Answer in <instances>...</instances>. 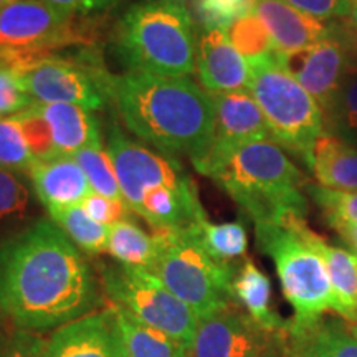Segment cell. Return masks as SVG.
<instances>
[{"label": "cell", "instance_id": "cell-1", "mask_svg": "<svg viewBox=\"0 0 357 357\" xmlns=\"http://www.w3.org/2000/svg\"><path fill=\"white\" fill-rule=\"evenodd\" d=\"M100 303L83 252L52 220L35 222L0 243V312L15 328L56 331Z\"/></svg>", "mask_w": 357, "mask_h": 357}, {"label": "cell", "instance_id": "cell-2", "mask_svg": "<svg viewBox=\"0 0 357 357\" xmlns=\"http://www.w3.org/2000/svg\"><path fill=\"white\" fill-rule=\"evenodd\" d=\"M113 100L131 132L162 151L202 160L215 137L212 95L189 77L131 73L114 78Z\"/></svg>", "mask_w": 357, "mask_h": 357}, {"label": "cell", "instance_id": "cell-3", "mask_svg": "<svg viewBox=\"0 0 357 357\" xmlns=\"http://www.w3.org/2000/svg\"><path fill=\"white\" fill-rule=\"evenodd\" d=\"M195 169L213 178L255 225L307 215L306 178L275 141L248 142Z\"/></svg>", "mask_w": 357, "mask_h": 357}, {"label": "cell", "instance_id": "cell-4", "mask_svg": "<svg viewBox=\"0 0 357 357\" xmlns=\"http://www.w3.org/2000/svg\"><path fill=\"white\" fill-rule=\"evenodd\" d=\"M194 22L174 0H146L124 13L116 52L131 73L187 77L197 63Z\"/></svg>", "mask_w": 357, "mask_h": 357}, {"label": "cell", "instance_id": "cell-5", "mask_svg": "<svg viewBox=\"0 0 357 357\" xmlns=\"http://www.w3.org/2000/svg\"><path fill=\"white\" fill-rule=\"evenodd\" d=\"M257 247L275 263L281 291L293 307V323L307 324L333 312L334 296L318 235L306 218L255 225Z\"/></svg>", "mask_w": 357, "mask_h": 357}, {"label": "cell", "instance_id": "cell-6", "mask_svg": "<svg viewBox=\"0 0 357 357\" xmlns=\"http://www.w3.org/2000/svg\"><path fill=\"white\" fill-rule=\"evenodd\" d=\"M154 234L159 240V255L151 273L190 306L199 319L235 303L231 291L235 266L215 260L205 250L199 225Z\"/></svg>", "mask_w": 357, "mask_h": 357}, {"label": "cell", "instance_id": "cell-7", "mask_svg": "<svg viewBox=\"0 0 357 357\" xmlns=\"http://www.w3.org/2000/svg\"><path fill=\"white\" fill-rule=\"evenodd\" d=\"M247 63L248 91L265 116L271 139L306 164L314 141L326 132L323 109L278 63L275 52Z\"/></svg>", "mask_w": 357, "mask_h": 357}, {"label": "cell", "instance_id": "cell-8", "mask_svg": "<svg viewBox=\"0 0 357 357\" xmlns=\"http://www.w3.org/2000/svg\"><path fill=\"white\" fill-rule=\"evenodd\" d=\"M78 13L43 0H13L0 12V65L13 71L73 45L88 48L91 35Z\"/></svg>", "mask_w": 357, "mask_h": 357}, {"label": "cell", "instance_id": "cell-9", "mask_svg": "<svg viewBox=\"0 0 357 357\" xmlns=\"http://www.w3.org/2000/svg\"><path fill=\"white\" fill-rule=\"evenodd\" d=\"M101 281L111 305L123 306L142 323L171 334L192 351L199 316L154 273L123 265L105 266Z\"/></svg>", "mask_w": 357, "mask_h": 357}, {"label": "cell", "instance_id": "cell-10", "mask_svg": "<svg viewBox=\"0 0 357 357\" xmlns=\"http://www.w3.org/2000/svg\"><path fill=\"white\" fill-rule=\"evenodd\" d=\"M15 73L33 102H71L96 111L113 98L114 77L88 50L78 60L45 56Z\"/></svg>", "mask_w": 357, "mask_h": 357}, {"label": "cell", "instance_id": "cell-11", "mask_svg": "<svg viewBox=\"0 0 357 357\" xmlns=\"http://www.w3.org/2000/svg\"><path fill=\"white\" fill-rule=\"evenodd\" d=\"M106 151L114 164L123 199L132 212L153 187L178 185L190 178L176 158L154 154V151L132 142L116 124L109 128Z\"/></svg>", "mask_w": 357, "mask_h": 357}, {"label": "cell", "instance_id": "cell-12", "mask_svg": "<svg viewBox=\"0 0 357 357\" xmlns=\"http://www.w3.org/2000/svg\"><path fill=\"white\" fill-rule=\"evenodd\" d=\"M283 333L257 324L236 303L199 319L190 357H258L281 344Z\"/></svg>", "mask_w": 357, "mask_h": 357}, {"label": "cell", "instance_id": "cell-13", "mask_svg": "<svg viewBox=\"0 0 357 357\" xmlns=\"http://www.w3.org/2000/svg\"><path fill=\"white\" fill-rule=\"evenodd\" d=\"M278 63L314 98L328 113L336 100L346 78L354 73L349 52L341 38L333 32L305 50L293 53H275Z\"/></svg>", "mask_w": 357, "mask_h": 357}, {"label": "cell", "instance_id": "cell-14", "mask_svg": "<svg viewBox=\"0 0 357 357\" xmlns=\"http://www.w3.org/2000/svg\"><path fill=\"white\" fill-rule=\"evenodd\" d=\"M47 357H128L113 306L53 331L47 342Z\"/></svg>", "mask_w": 357, "mask_h": 357}, {"label": "cell", "instance_id": "cell-15", "mask_svg": "<svg viewBox=\"0 0 357 357\" xmlns=\"http://www.w3.org/2000/svg\"><path fill=\"white\" fill-rule=\"evenodd\" d=\"M211 95L215 105V137L208 154L199 162H194V167L220 159L248 142L271 139L265 116L250 91Z\"/></svg>", "mask_w": 357, "mask_h": 357}, {"label": "cell", "instance_id": "cell-16", "mask_svg": "<svg viewBox=\"0 0 357 357\" xmlns=\"http://www.w3.org/2000/svg\"><path fill=\"white\" fill-rule=\"evenodd\" d=\"M281 349L283 357H357V336L339 316H324L307 324L289 319Z\"/></svg>", "mask_w": 357, "mask_h": 357}, {"label": "cell", "instance_id": "cell-17", "mask_svg": "<svg viewBox=\"0 0 357 357\" xmlns=\"http://www.w3.org/2000/svg\"><path fill=\"white\" fill-rule=\"evenodd\" d=\"M253 13L266 26L275 53L305 50L328 37L331 30V22L324 24L306 15L284 0H255Z\"/></svg>", "mask_w": 357, "mask_h": 357}, {"label": "cell", "instance_id": "cell-18", "mask_svg": "<svg viewBox=\"0 0 357 357\" xmlns=\"http://www.w3.org/2000/svg\"><path fill=\"white\" fill-rule=\"evenodd\" d=\"M200 83L211 93L245 91L248 63L231 45L225 30H205L197 48Z\"/></svg>", "mask_w": 357, "mask_h": 357}, {"label": "cell", "instance_id": "cell-19", "mask_svg": "<svg viewBox=\"0 0 357 357\" xmlns=\"http://www.w3.org/2000/svg\"><path fill=\"white\" fill-rule=\"evenodd\" d=\"M29 174L35 195L48 212L82 205L93 192L86 174L71 155L35 160Z\"/></svg>", "mask_w": 357, "mask_h": 357}, {"label": "cell", "instance_id": "cell-20", "mask_svg": "<svg viewBox=\"0 0 357 357\" xmlns=\"http://www.w3.org/2000/svg\"><path fill=\"white\" fill-rule=\"evenodd\" d=\"M52 129L56 155H73L101 146L100 121L91 111L71 102H33Z\"/></svg>", "mask_w": 357, "mask_h": 357}, {"label": "cell", "instance_id": "cell-21", "mask_svg": "<svg viewBox=\"0 0 357 357\" xmlns=\"http://www.w3.org/2000/svg\"><path fill=\"white\" fill-rule=\"evenodd\" d=\"M306 167L321 187L357 190V146L324 132L312 144Z\"/></svg>", "mask_w": 357, "mask_h": 357}, {"label": "cell", "instance_id": "cell-22", "mask_svg": "<svg viewBox=\"0 0 357 357\" xmlns=\"http://www.w3.org/2000/svg\"><path fill=\"white\" fill-rule=\"evenodd\" d=\"M234 301L270 333H283L289 319L281 318L271 307V281L252 260H245L236 270L231 283Z\"/></svg>", "mask_w": 357, "mask_h": 357}, {"label": "cell", "instance_id": "cell-23", "mask_svg": "<svg viewBox=\"0 0 357 357\" xmlns=\"http://www.w3.org/2000/svg\"><path fill=\"white\" fill-rule=\"evenodd\" d=\"M321 257L331 280L333 312L347 324L357 323V255L349 248L336 247L318 235L316 238Z\"/></svg>", "mask_w": 357, "mask_h": 357}, {"label": "cell", "instance_id": "cell-24", "mask_svg": "<svg viewBox=\"0 0 357 357\" xmlns=\"http://www.w3.org/2000/svg\"><path fill=\"white\" fill-rule=\"evenodd\" d=\"M118 318L128 357H190L192 351L171 334L142 323L123 306L111 305Z\"/></svg>", "mask_w": 357, "mask_h": 357}, {"label": "cell", "instance_id": "cell-25", "mask_svg": "<svg viewBox=\"0 0 357 357\" xmlns=\"http://www.w3.org/2000/svg\"><path fill=\"white\" fill-rule=\"evenodd\" d=\"M106 252L119 265L151 271L159 255V240L158 235L146 234L128 218L109 227Z\"/></svg>", "mask_w": 357, "mask_h": 357}, {"label": "cell", "instance_id": "cell-26", "mask_svg": "<svg viewBox=\"0 0 357 357\" xmlns=\"http://www.w3.org/2000/svg\"><path fill=\"white\" fill-rule=\"evenodd\" d=\"M52 222L86 255H100L108 247L109 227L93 220L82 205L50 211Z\"/></svg>", "mask_w": 357, "mask_h": 357}, {"label": "cell", "instance_id": "cell-27", "mask_svg": "<svg viewBox=\"0 0 357 357\" xmlns=\"http://www.w3.org/2000/svg\"><path fill=\"white\" fill-rule=\"evenodd\" d=\"M200 240L205 250L218 261L231 263L245 257L248 250V235L243 222L211 223L208 220L199 225Z\"/></svg>", "mask_w": 357, "mask_h": 357}, {"label": "cell", "instance_id": "cell-28", "mask_svg": "<svg viewBox=\"0 0 357 357\" xmlns=\"http://www.w3.org/2000/svg\"><path fill=\"white\" fill-rule=\"evenodd\" d=\"M326 132L357 146V71L346 78L336 100L324 113Z\"/></svg>", "mask_w": 357, "mask_h": 357}, {"label": "cell", "instance_id": "cell-29", "mask_svg": "<svg viewBox=\"0 0 357 357\" xmlns=\"http://www.w3.org/2000/svg\"><path fill=\"white\" fill-rule=\"evenodd\" d=\"M71 158L77 160L83 172L86 174L93 192L109 199H123L114 164L108 151L102 149V146L86 147V149L78 151Z\"/></svg>", "mask_w": 357, "mask_h": 357}, {"label": "cell", "instance_id": "cell-30", "mask_svg": "<svg viewBox=\"0 0 357 357\" xmlns=\"http://www.w3.org/2000/svg\"><path fill=\"white\" fill-rule=\"evenodd\" d=\"M227 35H229L236 52L247 61L266 56L275 52L273 42H271L266 26L253 12L235 20L230 25V29L227 30Z\"/></svg>", "mask_w": 357, "mask_h": 357}, {"label": "cell", "instance_id": "cell-31", "mask_svg": "<svg viewBox=\"0 0 357 357\" xmlns=\"http://www.w3.org/2000/svg\"><path fill=\"white\" fill-rule=\"evenodd\" d=\"M35 160L17 119L13 116L0 118V167L30 172Z\"/></svg>", "mask_w": 357, "mask_h": 357}, {"label": "cell", "instance_id": "cell-32", "mask_svg": "<svg viewBox=\"0 0 357 357\" xmlns=\"http://www.w3.org/2000/svg\"><path fill=\"white\" fill-rule=\"evenodd\" d=\"M306 190L329 227L357 222V190H334L321 185H306Z\"/></svg>", "mask_w": 357, "mask_h": 357}, {"label": "cell", "instance_id": "cell-33", "mask_svg": "<svg viewBox=\"0 0 357 357\" xmlns=\"http://www.w3.org/2000/svg\"><path fill=\"white\" fill-rule=\"evenodd\" d=\"M13 118L20 124L22 132H24L26 144L30 147V153L37 160H47L58 158L55 142H53L52 129L45 118L40 114L37 106L32 105L30 108L15 114Z\"/></svg>", "mask_w": 357, "mask_h": 357}, {"label": "cell", "instance_id": "cell-34", "mask_svg": "<svg viewBox=\"0 0 357 357\" xmlns=\"http://www.w3.org/2000/svg\"><path fill=\"white\" fill-rule=\"evenodd\" d=\"M255 0H197V15L205 30H229L240 17L253 12Z\"/></svg>", "mask_w": 357, "mask_h": 357}, {"label": "cell", "instance_id": "cell-35", "mask_svg": "<svg viewBox=\"0 0 357 357\" xmlns=\"http://www.w3.org/2000/svg\"><path fill=\"white\" fill-rule=\"evenodd\" d=\"M29 207V190L8 169L0 167V220L24 217Z\"/></svg>", "mask_w": 357, "mask_h": 357}, {"label": "cell", "instance_id": "cell-36", "mask_svg": "<svg viewBox=\"0 0 357 357\" xmlns=\"http://www.w3.org/2000/svg\"><path fill=\"white\" fill-rule=\"evenodd\" d=\"M32 105L33 100L25 91L19 75L10 68H0V118H10Z\"/></svg>", "mask_w": 357, "mask_h": 357}, {"label": "cell", "instance_id": "cell-37", "mask_svg": "<svg viewBox=\"0 0 357 357\" xmlns=\"http://www.w3.org/2000/svg\"><path fill=\"white\" fill-rule=\"evenodd\" d=\"M82 207L93 220L100 222L106 227L128 220L129 211H131L124 199H109L101 194H96V192H89L88 197L82 202Z\"/></svg>", "mask_w": 357, "mask_h": 357}, {"label": "cell", "instance_id": "cell-38", "mask_svg": "<svg viewBox=\"0 0 357 357\" xmlns=\"http://www.w3.org/2000/svg\"><path fill=\"white\" fill-rule=\"evenodd\" d=\"M47 342L43 334L15 328L0 347V357H47Z\"/></svg>", "mask_w": 357, "mask_h": 357}, {"label": "cell", "instance_id": "cell-39", "mask_svg": "<svg viewBox=\"0 0 357 357\" xmlns=\"http://www.w3.org/2000/svg\"><path fill=\"white\" fill-rule=\"evenodd\" d=\"M289 6L318 20L346 19L349 13V0H284Z\"/></svg>", "mask_w": 357, "mask_h": 357}, {"label": "cell", "instance_id": "cell-40", "mask_svg": "<svg viewBox=\"0 0 357 357\" xmlns=\"http://www.w3.org/2000/svg\"><path fill=\"white\" fill-rule=\"evenodd\" d=\"M73 13H93L113 7L118 0H43Z\"/></svg>", "mask_w": 357, "mask_h": 357}, {"label": "cell", "instance_id": "cell-41", "mask_svg": "<svg viewBox=\"0 0 357 357\" xmlns=\"http://www.w3.org/2000/svg\"><path fill=\"white\" fill-rule=\"evenodd\" d=\"M333 32L341 38V42L346 45L347 52H349L352 66L357 71V25L352 24L347 19L331 20Z\"/></svg>", "mask_w": 357, "mask_h": 357}, {"label": "cell", "instance_id": "cell-42", "mask_svg": "<svg viewBox=\"0 0 357 357\" xmlns=\"http://www.w3.org/2000/svg\"><path fill=\"white\" fill-rule=\"evenodd\" d=\"M333 229L337 231L339 236L342 238V242L347 245V248L357 255V222L337 223Z\"/></svg>", "mask_w": 357, "mask_h": 357}, {"label": "cell", "instance_id": "cell-43", "mask_svg": "<svg viewBox=\"0 0 357 357\" xmlns=\"http://www.w3.org/2000/svg\"><path fill=\"white\" fill-rule=\"evenodd\" d=\"M8 334H10V333H7L6 324H3V314H2V312H0V347H2L3 342L7 341Z\"/></svg>", "mask_w": 357, "mask_h": 357}, {"label": "cell", "instance_id": "cell-44", "mask_svg": "<svg viewBox=\"0 0 357 357\" xmlns=\"http://www.w3.org/2000/svg\"><path fill=\"white\" fill-rule=\"evenodd\" d=\"M258 357H283V349H281V344L278 347H275V349L265 352V354L258 356Z\"/></svg>", "mask_w": 357, "mask_h": 357}, {"label": "cell", "instance_id": "cell-45", "mask_svg": "<svg viewBox=\"0 0 357 357\" xmlns=\"http://www.w3.org/2000/svg\"><path fill=\"white\" fill-rule=\"evenodd\" d=\"M12 2H13V0H0V12H2L3 8H6L8 3H12Z\"/></svg>", "mask_w": 357, "mask_h": 357}, {"label": "cell", "instance_id": "cell-46", "mask_svg": "<svg viewBox=\"0 0 357 357\" xmlns=\"http://www.w3.org/2000/svg\"><path fill=\"white\" fill-rule=\"evenodd\" d=\"M349 326H351V329H352V331H354V334L357 336V323L356 324H349Z\"/></svg>", "mask_w": 357, "mask_h": 357}, {"label": "cell", "instance_id": "cell-47", "mask_svg": "<svg viewBox=\"0 0 357 357\" xmlns=\"http://www.w3.org/2000/svg\"><path fill=\"white\" fill-rule=\"evenodd\" d=\"M0 68H2V65H0Z\"/></svg>", "mask_w": 357, "mask_h": 357}]
</instances>
